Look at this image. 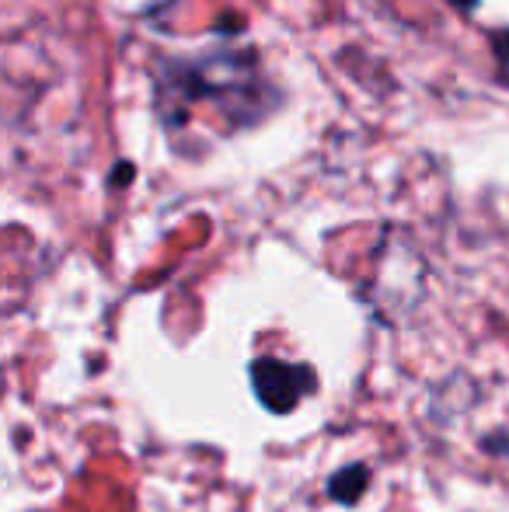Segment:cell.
<instances>
[{
	"label": "cell",
	"instance_id": "2",
	"mask_svg": "<svg viewBox=\"0 0 509 512\" xmlns=\"http://www.w3.org/2000/svg\"><path fill=\"white\" fill-rule=\"evenodd\" d=\"M252 387L265 408L286 415L314 391V370L304 363H283V359H255Z\"/></svg>",
	"mask_w": 509,
	"mask_h": 512
},
{
	"label": "cell",
	"instance_id": "1",
	"mask_svg": "<svg viewBox=\"0 0 509 512\" xmlns=\"http://www.w3.org/2000/svg\"><path fill=\"white\" fill-rule=\"evenodd\" d=\"M157 102L168 129H178L189 105L217 102L220 112L245 129L276 108V91L258 77V63L252 53H210V56H168L157 74Z\"/></svg>",
	"mask_w": 509,
	"mask_h": 512
},
{
	"label": "cell",
	"instance_id": "3",
	"mask_svg": "<svg viewBox=\"0 0 509 512\" xmlns=\"http://www.w3.org/2000/svg\"><path fill=\"white\" fill-rule=\"evenodd\" d=\"M367 481H370L367 464H349L328 481V495H332L335 502H342V506H353V502H360L363 492H367Z\"/></svg>",
	"mask_w": 509,
	"mask_h": 512
}]
</instances>
